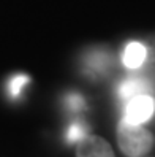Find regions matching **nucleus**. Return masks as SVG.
Listing matches in <instances>:
<instances>
[{
  "label": "nucleus",
  "instance_id": "obj_1",
  "mask_svg": "<svg viewBox=\"0 0 155 157\" xmlns=\"http://www.w3.org/2000/svg\"><path fill=\"white\" fill-rule=\"evenodd\" d=\"M117 143L120 151L128 157H141L152 149L153 138L141 124L128 122L127 119H120L117 125Z\"/></svg>",
  "mask_w": 155,
  "mask_h": 157
},
{
  "label": "nucleus",
  "instance_id": "obj_2",
  "mask_svg": "<svg viewBox=\"0 0 155 157\" xmlns=\"http://www.w3.org/2000/svg\"><path fill=\"white\" fill-rule=\"evenodd\" d=\"M155 113V100L149 94L136 95L130 98L125 105L124 119L133 124H144L152 119Z\"/></svg>",
  "mask_w": 155,
  "mask_h": 157
},
{
  "label": "nucleus",
  "instance_id": "obj_3",
  "mask_svg": "<svg viewBox=\"0 0 155 157\" xmlns=\"http://www.w3.org/2000/svg\"><path fill=\"white\" fill-rule=\"evenodd\" d=\"M83 65L90 76H101L113 67V56L108 49H101V48L90 49L84 56Z\"/></svg>",
  "mask_w": 155,
  "mask_h": 157
},
{
  "label": "nucleus",
  "instance_id": "obj_4",
  "mask_svg": "<svg viewBox=\"0 0 155 157\" xmlns=\"http://www.w3.org/2000/svg\"><path fill=\"white\" fill-rule=\"evenodd\" d=\"M76 157H114V152L105 138L89 135L78 143Z\"/></svg>",
  "mask_w": 155,
  "mask_h": 157
},
{
  "label": "nucleus",
  "instance_id": "obj_5",
  "mask_svg": "<svg viewBox=\"0 0 155 157\" xmlns=\"http://www.w3.org/2000/svg\"><path fill=\"white\" fill-rule=\"evenodd\" d=\"M149 90H152L150 81H147L146 78H139V76H128L120 81L119 87H117V94H119L122 100L128 101L130 98L136 95L149 94Z\"/></svg>",
  "mask_w": 155,
  "mask_h": 157
},
{
  "label": "nucleus",
  "instance_id": "obj_6",
  "mask_svg": "<svg viewBox=\"0 0 155 157\" xmlns=\"http://www.w3.org/2000/svg\"><path fill=\"white\" fill-rule=\"evenodd\" d=\"M146 57H147V48L139 41H130L122 52V63L127 68L135 70L146 62Z\"/></svg>",
  "mask_w": 155,
  "mask_h": 157
},
{
  "label": "nucleus",
  "instance_id": "obj_7",
  "mask_svg": "<svg viewBox=\"0 0 155 157\" xmlns=\"http://www.w3.org/2000/svg\"><path fill=\"white\" fill-rule=\"evenodd\" d=\"M89 132H90V128H89V125L83 121V119H75V121L70 122V125L67 128L65 140L70 144L79 143V141H83L86 136H89Z\"/></svg>",
  "mask_w": 155,
  "mask_h": 157
},
{
  "label": "nucleus",
  "instance_id": "obj_8",
  "mask_svg": "<svg viewBox=\"0 0 155 157\" xmlns=\"http://www.w3.org/2000/svg\"><path fill=\"white\" fill-rule=\"evenodd\" d=\"M29 82H30V76L22 75V73H19V75H13L10 79H8V84H6L8 95H10L13 100H16L22 94L24 87L29 84Z\"/></svg>",
  "mask_w": 155,
  "mask_h": 157
},
{
  "label": "nucleus",
  "instance_id": "obj_9",
  "mask_svg": "<svg viewBox=\"0 0 155 157\" xmlns=\"http://www.w3.org/2000/svg\"><path fill=\"white\" fill-rule=\"evenodd\" d=\"M63 103H65V106L73 113L83 111V109L86 108V100L81 94H78V92H70L68 95H65Z\"/></svg>",
  "mask_w": 155,
  "mask_h": 157
}]
</instances>
